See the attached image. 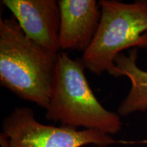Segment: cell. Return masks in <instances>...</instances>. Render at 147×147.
Wrapping results in <instances>:
<instances>
[{"label": "cell", "instance_id": "cell-5", "mask_svg": "<svg viewBox=\"0 0 147 147\" xmlns=\"http://www.w3.org/2000/svg\"><path fill=\"white\" fill-rule=\"evenodd\" d=\"M29 39L59 55L60 9L56 0H2Z\"/></svg>", "mask_w": 147, "mask_h": 147}, {"label": "cell", "instance_id": "cell-4", "mask_svg": "<svg viewBox=\"0 0 147 147\" xmlns=\"http://www.w3.org/2000/svg\"><path fill=\"white\" fill-rule=\"evenodd\" d=\"M111 136L96 129H78L40 123L32 108L16 107L2 121L1 147H106L116 144Z\"/></svg>", "mask_w": 147, "mask_h": 147}, {"label": "cell", "instance_id": "cell-2", "mask_svg": "<svg viewBox=\"0 0 147 147\" xmlns=\"http://www.w3.org/2000/svg\"><path fill=\"white\" fill-rule=\"evenodd\" d=\"M82 59L61 51L57 60L54 86L46 108L47 120L78 129H96L112 135L122 128L118 113L106 109L92 91Z\"/></svg>", "mask_w": 147, "mask_h": 147}, {"label": "cell", "instance_id": "cell-6", "mask_svg": "<svg viewBox=\"0 0 147 147\" xmlns=\"http://www.w3.org/2000/svg\"><path fill=\"white\" fill-rule=\"evenodd\" d=\"M60 9L59 43L61 50L84 52L98 28L100 3L95 0H58Z\"/></svg>", "mask_w": 147, "mask_h": 147}, {"label": "cell", "instance_id": "cell-1", "mask_svg": "<svg viewBox=\"0 0 147 147\" xmlns=\"http://www.w3.org/2000/svg\"><path fill=\"white\" fill-rule=\"evenodd\" d=\"M57 55L25 35L13 16L0 20V84L20 98L47 107L54 86Z\"/></svg>", "mask_w": 147, "mask_h": 147}, {"label": "cell", "instance_id": "cell-3", "mask_svg": "<svg viewBox=\"0 0 147 147\" xmlns=\"http://www.w3.org/2000/svg\"><path fill=\"white\" fill-rule=\"evenodd\" d=\"M101 18L94 38L83 53L82 61L88 70L111 74L115 60L123 51L147 48V0L125 3L117 0L99 1Z\"/></svg>", "mask_w": 147, "mask_h": 147}, {"label": "cell", "instance_id": "cell-7", "mask_svg": "<svg viewBox=\"0 0 147 147\" xmlns=\"http://www.w3.org/2000/svg\"><path fill=\"white\" fill-rule=\"evenodd\" d=\"M138 49H133L128 55L120 53L115 60V69L110 75L126 76L131 81V89L119 105V115L127 116L147 110V71L138 66Z\"/></svg>", "mask_w": 147, "mask_h": 147}]
</instances>
